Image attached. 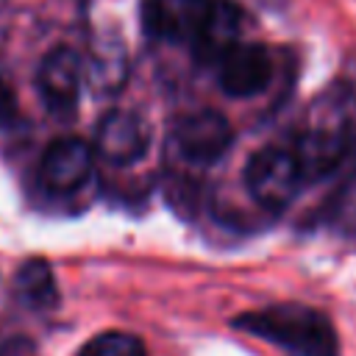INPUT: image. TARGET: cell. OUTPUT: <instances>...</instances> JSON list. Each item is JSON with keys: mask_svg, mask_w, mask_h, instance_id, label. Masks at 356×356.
Here are the masks:
<instances>
[{"mask_svg": "<svg viewBox=\"0 0 356 356\" xmlns=\"http://www.w3.org/2000/svg\"><path fill=\"white\" fill-rule=\"evenodd\" d=\"M303 172V181H325L350 164L356 150L353 97L345 86H331L317 97L306 128L292 147Z\"/></svg>", "mask_w": 356, "mask_h": 356, "instance_id": "1", "label": "cell"}, {"mask_svg": "<svg viewBox=\"0 0 356 356\" xmlns=\"http://www.w3.org/2000/svg\"><path fill=\"white\" fill-rule=\"evenodd\" d=\"M231 325L278 345L286 356H339L331 323L320 312L300 303H278L248 312Z\"/></svg>", "mask_w": 356, "mask_h": 356, "instance_id": "2", "label": "cell"}, {"mask_svg": "<svg viewBox=\"0 0 356 356\" xmlns=\"http://www.w3.org/2000/svg\"><path fill=\"white\" fill-rule=\"evenodd\" d=\"M245 186L253 195V200L261 203L264 209L278 211L289 206L298 189L303 186V172L295 150L278 145L256 150L245 167Z\"/></svg>", "mask_w": 356, "mask_h": 356, "instance_id": "3", "label": "cell"}, {"mask_svg": "<svg viewBox=\"0 0 356 356\" xmlns=\"http://www.w3.org/2000/svg\"><path fill=\"white\" fill-rule=\"evenodd\" d=\"M234 131L231 122L211 108L192 111L181 117L172 128V145L175 150L192 161V164H211L231 147Z\"/></svg>", "mask_w": 356, "mask_h": 356, "instance_id": "4", "label": "cell"}, {"mask_svg": "<svg viewBox=\"0 0 356 356\" xmlns=\"http://www.w3.org/2000/svg\"><path fill=\"white\" fill-rule=\"evenodd\" d=\"M81 58L72 47L50 50L36 70V92L44 108L56 117H70L78 108L81 95Z\"/></svg>", "mask_w": 356, "mask_h": 356, "instance_id": "5", "label": "cell"}, {"mask_svg": "<svg viewBox=\"0 0 356 356\" xmlns=\"http://www.w3.org/2000/svg\"><path fill=\"white\" fill-rule=\"evenodd\" d=\"M92 170L95 150L75 136H64L44 150L39 161V184L50 195H72L89 181Z\"/></svg>", "mask_w": 356, "mask_h": 356, "instance_id": "6", "label": "cell"}, {"mask_svg": "<svg viewBox=\"0 0 356 356\" xmlns=\"http://www.w3.org/2000/svg\"><path fill=\"white\" fill-rule=\"evenodd\" d=\"M217 0H145L142 22L147 33L164 42L192 44Z\"/></svg>", "mask_w": 356, "mask_h": 356, "instance_id": "7", "label": "cell"}, {"mask_svg": "<svg viewBox=\"0 0 356 356\" xmlns=\"http://www.w3.org/2000/svg\"><path fill=\"white\" fill-rule=\"evenodd\" d=\"M217 83L228 97H253L273 78V58L256 42L234 44L217 64Z\"/></svg>", "mask_w": 356, "mask_h": 356, "instance_id": "8", "label": "cell"}, {"mask_svg": "<svg viewBox=\"0 0 356 356\" xmlns=\"http://www.w3.org/2000/svg\"><path fill=\"white\" fill-rule=\"evenodd\" d=\"M147 122L128 108H111L95 131V153L111 164H134L147 153Z\"/></svg>", "mask_w": 356, "mask_h": 356, "instance_id": "9", "label": "cell"}, {"mask_svg": "<svg viewBox=\"0 0 356 356\" xmlns=\"http://www.w3.org/2000/svg\"><path fill=\"white\" fill-rule=\"evenodd\" d=\"M239 28H242V11L234 3L217 0L206 25L192 42V50L197 61L203 64H217L234 44H239Z\"/></svg>", "mask_w": 356, "mask_h": 356, "instance_id": "10", "label": "cell"}, {"mask_svg": "<svg viewBox=\"0 0 356 356\" xmlns=\"http://www.w3.org/2000/svg\"><path fill=\"white\" fill-rule=\"evenodd\" d=\"M17 295L25 306L31 309H53L56 300H58V286H56V278H53V270L47 261L42 259H31L25 261L19 270H17Z\"/></svg>", "mask_w": 356, "mask_h": 356, "instance_id": "11", "label": "cell"}, {"mask_svg": "<svg viewBox=\"0 0 356 356\" xmlns=\"http://www.w3.org/2000/svg\"><path fill=\"white\" fill-rule=\"evenodd\" d=\"M92 81L103 89H117L125 81V50L120 42H103L92 56Z\"/></svg>", "mask_w": 356, "mask_h": 356, "instance_id": "12", "label": "cell"}, {"mask_svg": "<svg viewBox=\"0 0 356 356\" xmlns=\"http://www.w3.org/2000/svg\"><path fill=\"white\" fill-rule=\"evenodd\" d=\"M78 356H147L145 342L128 331H103L92 337Z\"/></svg>", "mask_w": 356, "mask_h": 356, "instance_id": "13", "label": "cell"}, {"mask_svg": "<svg viewBox=\"0 0 356 356\" xmlns=\"http://www.w3.org/2000/svg\"><path fill=\"white\" fill-rule=\"evenodd\" d=\"M17 120H19L17 95L6 81H0V128H11Z\"/></svg>", "mask_w": 356, "mask_h": 356, "instance_id": "14", "label": "cell"}, {"mask_svg": "<svg viewBox=\"0 0 356 356\" xmlns=\"http://www.w3.org/2000/svg\"><path fill=\"white\" fill-rule=\"evenodd\" d=\"M0 356H39V350L28 337H8L0 342Z\"/></svg>", "mask_w": 356, "mask_h": 356, "instance_id": "15", "label": "cell"}, {"mask_svg": "<svg viewBox=\"0 0 356 356\" xmlns=\"http://www.w3.org/2000/svg\"><path fill=\"white\" fill-rule=\"evenodd\" d=\"M339 220H342V228L356 236V192L350 197H345V203L339 209Z\"/></svg>", "mask_w": 356, "mask_h": 356, "instance_id": "16", "label": "cell"}]
</instances>
